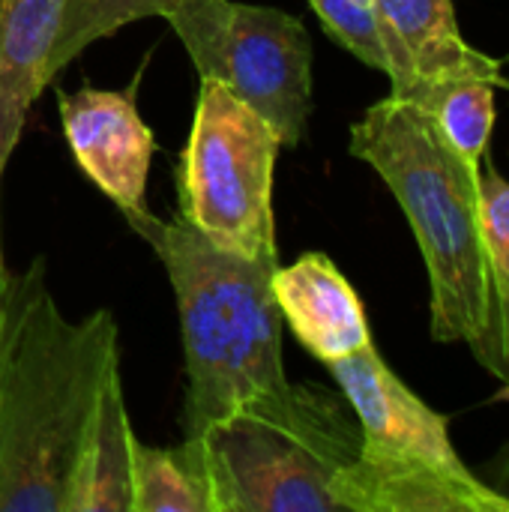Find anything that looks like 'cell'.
Returning <instances> with one entry per match:
<instances>
[{
    "instance_id": "1",
    "label": "cell",
    "mask_w": 509,
    "mask_h": 512,
    "mask_svg": "<svg viewBox=\"0 0 509 512\" xmlns=\"http://www.w3.org/2000/svg\"><path fill=\"white\" fill-rule=\"evenodd\" d=\"M117 366L108 309L66 318L42 258L12 273L0 366V512H66L84 432Z\"/></svg>"
},
{
    "instance_id": "2",
    "label": "cell",
    "mask_w": 509,
    "mask_h": 512,
    "mask_svg": "<svg viewBox=\"0 0 509 512\" xmlns=\"http://www.w3.org/2000/svg\"><path fill=\"white\" fill-rule=\"evenodd\" d=\"M123 219L156 252L177 300L186 357L183 438H195L237 405L285 387V321L270 288L279 261L222 252L180 216L162 219L147 207L126 210Z\"/></svg>"
},
{
    "instance_id": "3",
    "label": "cell",
    "mask_w": 509,
    "mask_h": 512,
    "mask_svg": "<svg viewBox=\"0 0 509 512\" xmlns=\"http://www.w3.org/2000/svg\"><path fill=\"white\" fill-rule=\"evenodd\" d=\"M348 150L393 192L429 270V324L441 345H474L495 300L480 231V171L468 168L408 99L387 96L351 126Z\"/></svg>"
},
{
    "instance_id": "4",
    "label": "cell",
    "mask_w": 509,
    "mask_h": 512,
    "mask_svg": "<svg viewBox=\"0 0 509 512\" xmlns=\"http://www.w3.org/2000/svg\"><path fill=\"white\" fill-rule=\"evenodd\" d=\"M195 438L216 512H339L333 483L363 447L342 393L291 381Z\"/></svg>"
},
{
    "instance_id": "5",
    "label": "cell",
    "mask_w": 509,
    "mask_h": 512,
    "mask_svg": "<svg viewBox=\"0 0 509 512\" xmlns=\"http://www.w3.org/2000/svg\"><path fill=\"white\" fill-rule=\"evenodd\" d=\"M282 147L279 132L255 108L201 78L177 162V216L222 252L279 261L273 174Z\"/></svg>"
},
{
    "instance_id": "6",
    "label": "cell",
    "mask_w": 509,
    "mask_h": 512,
    "mask_svg": "<svg viewBox=\"0 0 509 512\" xmlns=\"http://www.w3.org/2000/svg\"><path fill=\"white\" fill-rule=\"evenodd\" d=\"M165 21L198 78L222 84L297 147L312 117V36L276 6L240 0H180Z\"/></svg>"
},
{
    "instance_id": "7",
    "label": "cell",
    "mask_w": 509,
    "mask_h": 512,
    "mask_svg": "<svg viewBox=\"0 0 509 512\" xmlns=\"http://www.w3.org/2000/svg\"><path fill=\"white\" fill-rule=\"evenodd\" d=\"M357 417L366 453L411 459L453 474H474L453 447L450 423L429 408L378 354L375 345L327 366Z\"/></svg>"
},
{
    "instance_id": "8",
    "label": "cell",
    "mask_w": 509,
    "mask_h": 512,
    "mask_svg": "<svg viewBox=\"0 0 509 512\" xmlns=\"http://www.w3.org/2000/svg\"><path fill=\"white\" fill-rule=\"evenodd\" d=\"M138 84L126 90H60V126L81 174L120 210L144 207L150 165L156 153L153 129L135 105Z\"/></svg>"
},
{
    "instance_id": "9",
    "label": "cell",
    "mask_w": 509,
    "mask_h": 512,
    "mask_svg": "<svg viewBox=\"0 0 509 512\" xmlns=\"http://www.w3.org/2000/svg\"><path fill=\"white\" fill-rule=\"evenodd\" d=\"M378 33L387 51L393 96L417 99L423 90L477 78L507 90L504 66L465 42L453 0H372Z\"/></svg>"
},
{
    "instance_id": "10",
    "label": "cell",
    "mask_w": 509,
    "mask_h": 512,
    "mask_svg": "<svg viewBox=\"0 0 509 512\" xmlns=\"http://www.w3.org/2000/svg\"><path fill=\"white\" fill-rule=\"evenodd\" d=\"M339 512H509V498L474 474L360 450L336 477Z\"/></svg>"
},
{
    "instance_id": "11",
    "label": "cell",
    "mask_w": 509,
    "mask_h": 512,
    "mask_svg": "<svg viewBox=\"0 0 509 512\" xmlns=\"http://www.w3.org/2000/svg\"><path fill=\"white\" fill-rule=\"evenodd\" d=\"M270 288L282 321L324 366L372 345L360 294L324 252H306L291 267L276 264Z\"/></svg>"
},
{
    "instance_id": "12",
    "label": "cell",
    "mask_w": 509,
    "mask_h": 512,
    "mask_svg": "<svg viewBox=\"0 0 509 512\" xmlns=\"http://www.w3.org/2000/svg\"><path fill=\"white\" fill-rule=\"evenodd\" d=\"M66 0H0V174L24 123L51 84L48 63Z\"/></svg>"
},
{
    "instance_id": "13",
    "label": "cell",
    "mask_w": 509,
    "mask_h": 512,
    "mask_svg": "<svg viewBox=\"0 0 509 512\" xmlns=\"http://www.w3.org/2000/svg\"><path fill=\"white\" fill-rule=\"evenodd\" d=\"M135 447L120 366L102 384L75 462L66 512H132Z\"/></svg>"
},
{
    "instance_id": "14",
    "label": "cell",
    "mask_w": 509,
    "mask_h": 512,
    "mask_svg": "<svg viewBox=\"0 0 509 512\" xmlns=\"http://www.w3.org/2000/svg\"><path fill=\"white\" fill-rule=\"evenodd\" d=\"M132 512H216L213 486L198 438L177 447H135Z\"/></svg>"
},
{
    "instance_id": "15",
    "label": "cell",
    "mask_w": 509,
    "mask_h": 512,
    "mask_svg": "<svg viewBox=\"0 0 509 512\" xmlns=\"http://www.w3.org/2000/svg\"><path fill=\"white\" fill-rule=\"evenodd\" d=\"M495 84L462 78L423 90L411 105H417L444 138V144L474 171L483 168L489 138L495 129Z\"/></svg>"
},
{
    "instance_id": "16",
    "label": "cell",
    "mask_w": 509,
    "mask_h": 512,
    "mask_svg": "<svg viewBox=\"0 0 509 512\" xmlns=\"http://www.w3.org/2000/svg\"><path fill=\"white\" fill-rule=\"evenodd\" d=\"M177 3L180 0H66L57 42H54L51 63H48L51 81L93 42L117 33L120 27L132 21L153 18V15L165 18Z\"/></svg>"
},
{
    "instance_id": "17",
    "label": "cell",
    "mask_w": 509,
    "mask_h": 512,
    "mask_svg": "<svg viewBox=\"0 0 509 512\" xmlns=\"http://www.w3.org/2000/svg\"><path fill=\"white\" fill-rule=\"evenodd\" d=\"M309 6L333 42L351 51L360 63L387 72V51L378 33L372 0H309Z\"/></svg>"
},
{
    "instance_id": "18",
    "label": "cell",
    "mask_w": 509,
    "mask_h": 512,
    "mask_svg": "<svg viewBox=\"0 0 509 512\" xmlns=\"http://www.w3.org/2000/svg\"><path fill=\"white\" fill-rule=\"evenodd\" d=\"M480 231L495 273V288L509 285V177H504L492 162L480 168Z\"/></svg>"
},
{
    "instance_id": "19",
    "label": "cell",
    "mask_w": 509,
    "mask_h": 512,
    "mask_svg": "<svg viewBox=\"0 0 509 512\" xmlns=\"http://www.w3.org/2000/svg\"><path fill=\"white\" fill-rule=\"evenodd\" d=\"M477 363L498 378L509 393V285L495 288V300L489 309V324L483 336L471 345Z\"/></svg>"
},
{
    "instance_id": "20",
    "label": "cell",
    "mask_w": 509,
    "mask_h": 512,
    "mask_svg": "<svg viewBox=\"0 0 509 512\" xmlns=\"http://www.w3.org/2000/svg\"><path fill=\"white\" fill-rule=\"evenodd\" d=\"M0 180H3V174H0ZM9 285H12V273L6 270L3 243H0V324H3V315H6V303H9Z\"/></svg>"
},
{
    "instance_id": "21",
    "label": "cell",
    "mask_w": 509,
    "mask_h": 512,
    "mask_svg": "<svg viewBox=\"0 0 509 512\" xmlns=\"http://www.w3.org/2000/svg\"><path fill=\"white\" fill-rule=\"evenodd\" d=\"M3 351H6V315H3V324H0V366H3Z\"/></svg>"
},
{
    "instance_id": "22",
    "label": "cell",
    "mask_w": 509,
    "mask_h": 512,
    "mask_svg": "<svg viewBox=\"0 0 509 512\" xmlns=\"http://www.w3.org/2000/svg\"><path fill=\"white\" fill-rule=\"evenodd\" d=\"M507 93H509V84H507Z\"/></svg>"
}]
</instances>
